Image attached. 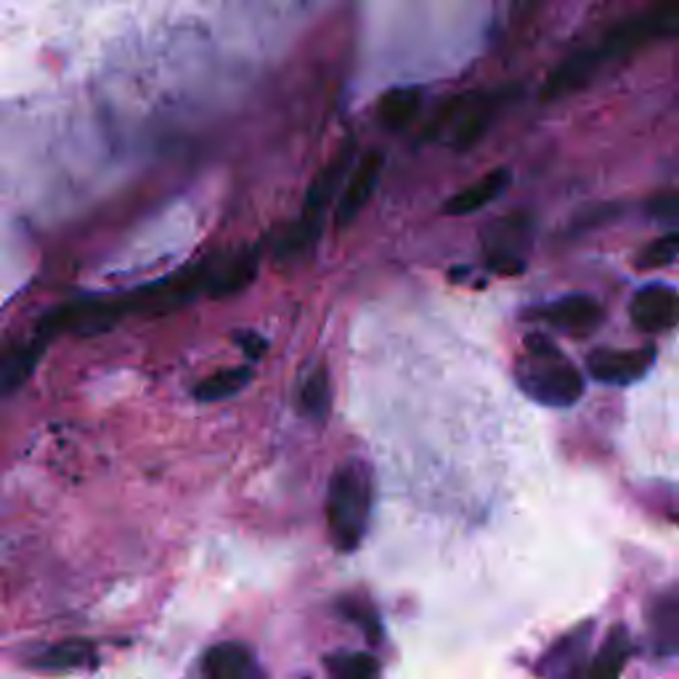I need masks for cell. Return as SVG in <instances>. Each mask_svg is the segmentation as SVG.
I'll use <instances>...</instances> for the list:
<instances>
[{
    "instance_id": "cell-1",
    "label": "cell",
    "mask_w": 679,
    "mask_h": 679,
    "mask_svg": "<svg viewBox=\"0 0 679 679\" xmlns=\"http://www.w3.org/2000/svg\"><path fill=\"white\" fill-rule=\"evenodd\" d=\"M515 379L528 398L555 409L574 406L584 396L581 372L545 335L526 337V353L515 366Z\"/></svg>"
},
{
    "instance_id": "cell-2",
    "label": "cell",
    "mask_w": 679,
    "mask_h": 679,
    "mask_svg": "<svg viewBox=\"0 0 679 679\" xmlns=\"http://www.w3.org/2000/svg\"><path fill=\"white\" fill-rule=\"evenodd\" d=\"M372 518V475L364 462H343L330 478L327 528L340 553L362 547Z\"/></svg>"
},
{
    "instance_id": "cell-3",
    "label": "cell",
    "mask_w": 679,
    "mask_h": 679,
    "mask_svg": "<svg viewBox=\"0 0 679 679\" xmlns=\"http://www.w3.org/2000/svg\"><path fill=\"white\" fill-rule=\"evenodd\" d=\"M679 32V0H658L653 9L624 19L600 43L592 45L595 57L606 67L608 61L627 57L631 51H640L656 40L671 38Z\"/></svg>"
},
{
    "instance_id": "cell-4",
    "label": "cell",
    "mask_w": 679,
    "mask_h": 679,
    "mask_svg": "<svg viewBox=\"0 0 679 679\" xmlns=\"http://www.w3.org/2000/svg\"><path fill=\"white\" fill-rule=\"evenodd\" d=\"M501 110V97L497 93H465L444 104L430 125L427 135H444L459 152L470 149L484 139L497 112Z\"/></svg>"
},
{
    "instance_id": "cell-5",
    "label": "cell",
    "mask_w": 679,
    "mask_h": 679,
    "mask_svg": "<svg viewBox=\"0 0 679 679\" xmlns=\"http://www.w3.org/2000/svg\"><path fill=\"white\" fill-rule=\"evenodd\" d=\"M131 295L125 297H83L59 305L40 324V335L53 337L61 332H72L78 337H93L101 332H110L114 324L122 322V316L131 314Z\"/></svg>"
},
{
    "instance_id": "cell-6",
    "label": "cell",
    "mask_w": 679,
    "mask_h": 679,
    "mask_svg": "<svg viewBox=\"0 0 679 679\" xmlns=\"http://www.w3.org/2000/svg\"><path fill=\"white\" fill-rule=\"evenodd\" d=\"M534 221L528 213H509L491 221L484 234V253L488 268L513 276L526 266V253L531 247Z\"/></svg>"
},
{
    "instance_id": "cell-7",
    "label": "cell",
    "mask_w": 679,
    "mask_h": 679,
    "mask_svg": "<svg viewBox=\"0 0 679 679\" xmlns=\"http://www.w3.org/2000/svg\"><path fill=\"white\" fill-rule=\"evenodd\" d=\"M631 324L645 335H661L679 324V292L669 284H645L629 303Z\"/></svg>"
},
{
    "instance_id": "cell-8",
    "label": "cell",
    "mask_w": 679,
    "mask_h": 679,
    "mask_svg": "<svg viewBox=\"0 0 679 679\" xmlns=\"http://www.w3.org/2000/svg\"><path fill=\"white\" fill-rule=\"evenodd\" d=\"M653 364H656L653 345H645V348H629V351L600 348V351L589 353V358H587L589 375H592L597 383H606V385L637 383V379L648 375Z\"/></svg>"
},
{
    "instance_id": "cell-9",
    "label": "cell",
    "mask_w": 679,
    "mask_h": 679,
    "mask_svg": "<svg viewBox=\"0 0 679 679\" xmlns=\"http://www.w3.org/2000/svg\"><path fill=\"white\" fill-rule=\"evenodd\" d=\"M534 316L570 337H589L600 330L602 318H606L602 305L589 295H566L539 308Z\"/></svg>"
},
{
    "instance_id": "cell-10",
    "label": "cell",
    "mask_w": 679,
    "mask_h": 679,
    "mask_svg": "<svg viewBox=\"0 0 679 679\" xmlns=\"http://www.w3.org/2000/svg\"><path fill=\"white\" fill-rule=\"evenodd\" d=\"M385 158L383 152H369L364 154L362 162L353 168L348 183L343 186V194H340L337 207H335V226L345 229L348 223H353L362 215V210L369 205V200L375 196V189L379 183V175H383Z\"/></svg>"
},
{
    "instance_id": "cell-11",
    "label": "cell",
    "mask_w": 679,
    "mask_h": 679,
    "mask_svg": "<svg viewBox=\"0 0 679 679\" xmlns=\"http://www.w3.org/2000/svg\"><path fill=\"white\" fill-rule=\"evenodd\" d=\"M602 70L600 59L595 57L592 45L587 49L574 51L570 57H566L549 72V78L545 80V88H541V99L545 101H558L566 99L570 93H579L581 88H587L595 80V74Z\"/></svg>"
},
{
    "instance_id": "cell-12",
    "label": "cell",
    "mask_w": 679,
    "mask_h": 679,
    "mask_svg": "<svg viewBox=\"0 0 679 679\" xmlns=\"http://www.w3.org/2000/svg\"><path fill=\"white\" fill-rule=\"evenodd\" d=\"M353 168V144H345L340 152L332 158L327 165L318 170V175L311 181L308 192H305L303 202V219L322 223L324 213H327L330 202L335 200L340 186H343L345 175L351 173Z\"/></svg>"
},
{
    "instance_id": "cell-13",
    "label": "cell",
    "mask_w": 679,
    "mask_h": 679,
    "mask_svg": "<svg viewBox=\"0 0 679 679\" xmlns=\"http://www.w3.org/2000/svg\"><path fill=\"white\" fill-rule=\"evenodd\" d=\"M202 675L207 679H253L261 675L253 653L242 642H219L202 656Z\"/></svg>"
},
{
    "instance_id": "cell-14",
    "label": "cell",
    "mask_w": 679,
    "mask_h": 679,
    "mask_svg": "<svg viewBox=\"0 0 679 679\" xmlns=\"http://www.w3.org/2000/svg\"><path fill=\"white\" fill-rule=\"evenodd\" d=\"M257 263H261V257L253 250H247V253L240 255H231L219 261L215 257L213 261V274H210V284L207 292L213 297H234L240 295L244 287H250L257 274Z\"/></svg>"
},
{
    "instance_id": "cell-15",
    "label": "cell",
    "mask_w": 679,
    "mask_h": 679,
    "mask_svg": "<svg viewBox=\"0 0 679 679\" xmlns=\"http://www.w3.org/2000/svg\"><path fill=\"white\" fill-rule=\"evenodd\" d=\"M648 631L658 656H679V595H656L648 606Z\"/></svg>"
},
{
    "instance_id": "cell-16",
    "label": "cell",
    "mask_w": 679,
    "mask_h": 679,
    "mask_svg": "<svg viewBox=\"0 0 679 679\" xmlns=\"http://www.w3.org/2000/svg\"><path fill=\"white\" fill-rule=\"evenodd\" d=\"M513 175H509L507 168H497L491 173H486L484 179L473 181L470 186H465L462 192L452 196L449 202L444 205L446 215H470L484 210L486 205H491L494 200H499L501 192L507 189V183Z\"/></svg>"
},
{
    "instance_id": "cell-17",
    "label": "cell",
    "mask_w": 679,
    "mask_h": 679,
    "mask_svg": "<svg viewBox=\"0 0 679 679\" xmlns=\"http://www.w3.org/2000/svg\"><path fill=\"white\" fill-rule=\"evenodd\" d=\"M51 340L45 335H38L27 340L24 345H19L9 358H3V372H0V393H13L30 379L32 372L38 369L40 358H43L45 348H49Z\"/></svg>"
},
{
    "instance_id": "cell-18",
    "label": "cell",
    "mask_w": 679,
    "mask_h": 679,
    "mask_svg": "<svg viewBox=\"0 0 679 679\" xmlns=\"http://www.w3.org/2000/svg\"><path fill=\"white\" fill-rule=\"evenodd\" d=\"M419 107H423V91L419 88H393V91L379 99L377 118L383 122L385 131H404L417 118Z\"/></svg>"
},
{
    "instance_id": "cell-19",
    "label": "cell",
    "mask_w": 679,
    "mask_h": 679,
    "mask_svg": "<svg viewBox=\"0 0 679 679\" xmlns=\"http://www.w3.org/2000/svg\"><path fill=\"white\" fill-rule=\"evenodd\" d=\"M38 669L49 671H70V669H88L97 663V648L88 640H64L45 648L43 653L36 656Z\"/></svg>"
},
{
    "instance_id": "cell-20",
    "label": "cell",
    "mask_w": 679,
    "mask_h": 679,
    "mask_svg": "<svg viewBox=\"0 0 679 679\" xmlns=\"http://www.w3.org/2000/svg\"><path fill=\"white\" fill-rule=\"evenodd\" d=\"M631 656V642L629 635L624 627L610 629V635L606 637V642L600 645L592 658V667H589V677L592 679H616L627 667Z\"/></svg>"
},
{
    "instance_id": "cell-21",
    "label": "cell",
    "mask_w": 679,
    "mask_h": 679,
    "mask_svg": "<svg viewBox=\"0 0 679 679\" xmlns=\"http://www.w3.org/2000/svg\"><path fill=\"white\" fill-rule=\"evenodd\" d=\"M297 406L305 417L322 423L332 409V377L327 366H316L308 377L303 379L301 393H297Z\"/></svg>"
},
{
    "instance_id": "cell-22",
    "label": "cell",
    "mask_w": 679,
    "mask_h": 679,
    "mask_svg": "<svg viewBox=\"0 0 679 679\" xmlns=\"http://www.w3.org/2000/svg\"><path fill=\"white\" fill-rule=\"evenodd\" d=\"M250 379H253V369H250V366H229V369H221L207 379H202V383L196 385L194 398L202 401V404H215V401L231 398L247 388Z\"/></svg>"
},
{
    "instance_id": "cell-23",
    "label": "cell",
    "mask_w": 679,
    "mask_h": 679,
    "mask_svg": "<svg viewBox=\"0 0 679 679\" xmlns=\"http://www.w3.org/2000/svg\"><path fill=\"white\" fill-rule=\"evenodd\" d=\"M587 637H589V624H584L581 629L570 631V635L563 637V642L555 645V648L545 656V667H541V671H547V675H570L576 663L581 661L584 648H587Z\"/></svg>"
},
{
    "instance_id": "cell-24",
    "label": "cell",
    "mask_w": 679,
    "mask_h": 679,
    "mask_svg": "<svg viewBox=\"0 0 679 679\" xmlns=\"http://www.w3.org/2000/svg\"><path fill=\"white\" fill-rule=\"evenodd\" d=\"M679 257V229H671L669 234L658 236L650 244H645L637 255L635 266L640 271H658L667 268L669 263H675Z\"/></svg>"
},
{
    "instance_id": "cell-25",
    "label": "cell",
    "mask_w": 679,
    "mask_h": 679,
    "mask_svg": "<svg viewBox=\"0 0 679 679\" xmlns=\"http://www.w3.org/2000/svg\"><path fill=\"white\" fill-rule=\"evenodd\" d=\"M327 671L337 679H372L379 675V663L369 653H335L327 658Z\"/></svg>"
},
{
    "instance_id": "cell-26",
    "label": "cell",
    "mask_w": 679,
    "mask_h": 679,
    "mask_svg": "<svg viewBox=\"0 0 679 679\" xmlns=\"http://www.w3.org/2000/svg\"><path fill=\"white\" fill-rule=\"evenodd\" d=\"M645 213H648L650 221L679 229V192L653 194L648 202H645Z\"/></svg>"
},
{
    "instance_id": "cell-27",
    "label": "cell",
    "mask_w": 679,
    "mask_h": 679,
    "mask_svg": "<svg viewBox=\"0 0 679 679\" xmlns=\"http://www.w3.org/2000/svg\"><path fill=\"white\" fill-rule=\"evenodd\" d=\"M236 348H240L244 356L250 358V362H257V358L266 353L268 340L263 335H257V332H240V335H236Z\"/></svg>"
}]
</instances>
